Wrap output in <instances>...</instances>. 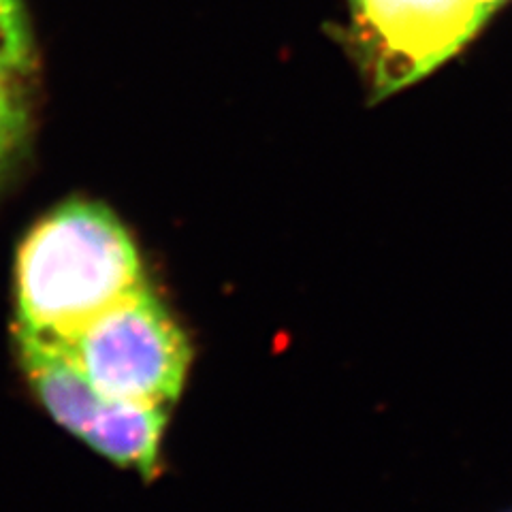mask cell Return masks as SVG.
<instances>
[{"mask_svg":"<svg viewBox=\"0 0 512 512\" xmlns=\"http://www.w3.org/2000/svg\"><path fill=\"white\" fill-rule=\"evenodd\" d=\"M146 286L131 235L107 207L73 201L18 254V333L64 344Z\"/></svg>","mask_w":512,"mask_h":512,"instance_id":"obj_1","label":"cell"},{"mask_svg":"<svg viewBox=\"0 0 512 512\" xmlns=\"http://www.w3.org/2000/svg\"><path fill=\"white\" fill-rule=\"evenodd\" d=\"M487 22L480 0H348V45L380 103L423 82Z\"/></svg>","mask_w":512,"mask_h":512,"instance_id":"obj_2","label":"cell"},{"mask_svg":"<svg viewBox=\"0 0 512 512\" xmlns=\"http://www.w3.org/2000/svg\"><path fill=\"white\" fill-rule=\"evenodd\" d=\"M107 399L165 408L180 395L190 344L148 286L60 344Z\"/></svg>","mask_w":512,"mask_h":512,"instance_id":"obj_3","label":"cell"},{"mask_svg":"<svg viewBox=\"0 0 512 512\" xmlns=\"http://www.w3.org/2000/svg\"><path fill=\"white\" fill-rule=\"evenodd\" d=\"M18 346L24 370L45 410L58 425L84 440L109 399L92 387L60 344L18 333Z\"/></svg>","mask_w":512,"mask_h":512,"instance_id":"obj_4","label":"cell"},{"mask_svg":"<svg viewBox=\"0 0 512 512\" xmlns=\"http://www.w3.org/2000/svg\"><path fill=\"white\" fill-rule=\"evenodd\" d=\"M165 423V408L109 399L84 442L107 459L150 478L156 474Z\"/></svg>","mask_w":512,"mask_h":512,"instance_id":"obj_5","label":"cell"},{"mask_svg":"<svg viewBox=\"0 0 512 512\" xmlns=\"http://www.w3.org/2000/svg\"><path fill=\"white\" fill-rule=\"evenodd\" d=\"M32 67V37L22 0H0V75L15 79Z\"/></svg>","mask_w":512,"mask_h":512,"instance_id":"obj_6","label":"cell"},{"mask_svg":"<svg viewBox=\"0 0 512 512\" xmlns=\"http://www.w3.org/2000/svg\"><path fill=\"white\" fill-rule=\"evenodd\" d=\"M13 79L0 75V175L18 154L26 131L24 107L13 90Z\"/></svg>","mask_w":512,"mask_h":512,"instance_id":"obj_7","label":"cell"},{"mask_svg":"<svg viewBox=\"0 0 512 512\" xmlns=\"http://www.w3.org/2000/svg\"><path fill=\"white\" fill-rule=\"evenodd\" d=\"M510 0H480V7H483L487 20H491L495 13H498L504 5H508Z\"/></svg>","mask_w":512,"mask_h":512,"instance_id":"obj_8","label":"cell"},{"mask_svg":"<svg viewBox=\"0 0 512 512\" xmlns=\"http://www.w3.org/2000/svg\"><path fill=\"white\" fill-rule=\"evenodd\" d=\"M504 512H512V508H508V510H504Z\"/></svg>","mask_w":512,"mask_h":512,"instance_id":"obj_9","label":"cell"}]
</instances>
